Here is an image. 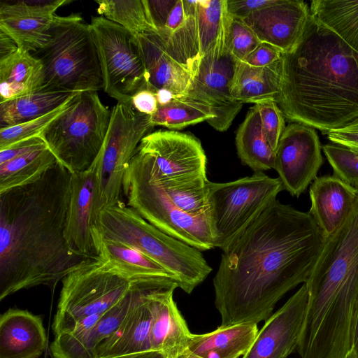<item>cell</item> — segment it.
I'll list each match as a JSON object with an SVG mask.
<instances>
[{
	"instance_id": "obj_1",
	"label": "cell",
	"mask_w": 358,
	"mask_h": 358,
	"mask_svg": "<svg viewBox=\"0 0 358 358\" xmlns=\"http://www.w3.org/2000/svg\"><path fill=\"white\" fill-rule=\"evenodd\" d=\"M322 241L308 212L277 199L269 204L222 250L213 278L220 327L266 320L307 281Z\"/></svg>"
},
{
	"instance_id": "obj_2",
	"label": "cell",
	"mask_w": 358,
	"mask_h": 358,
	"mask_svg": "<svg viewBox=\"0 0 358 358\" xmlns=\"http://www.w3.org/2000/svg\"><path fill=\"white\" fill-rule=\"evenodd\" d=\"M71 175L57 162L36 181L0 194V301L38 285L53 289L84 259L65 237Z\"/></svg>"
},
{
	"instance_id": "obj_3",
	"label": "cell",
	"mask_w": 358,
	"mask_h": 358,
	"mask_svg": "<svg viewBox=\"0 0 358 358\" xmlns=\"http://www.w3.org/2000/svg\"><path fill=\"white\" fill-rule=\"evenodd\" d=\"M276 102L289 122L323 134L358 122V53L310 15L280 59Z\"/></svg>"
},
{
	"instance_id": "obj_4",
	"label": "cell",
	"mask_w": 358,
	"mask_h": 358,
	"mask_svg": "<svg viewBox=\"0 0 358 358\" xmlns=\"http://www.w3.org/2000/svg\"><path fill=\"white\" fill-rule=\"evenodd\" d=\"M305 284L308 306L297 352L301 358H343L352 348L358 299V199L341 227L323 239Z\"/></svg>"
},
{
	"instance_id": "obj_5",
	"label": "cell",
	"mask_w": 358,
	"mask_h": 358,
	"mask_svg": "<svg viewBox=\"0 0 358 358\" xmlns=\"http://www.w3.org/2000/svg\"><path fill=\"white\" fill-rule=\"evenodd\" d=\"M92 236L94 241L111 239L138 250L162 266L187 294L212 271L201 251L162 231L122 200L99 213Z\"/></svg>"
},
{
	"instance_id": "obj_6",
	"label": "cell",
	"mask_w": 358,
	"mask_h": 358,
	"mask_svg": "<svg viewBox=\"0 0 358 358\" xmlns=\"http://www.w3.org/2000/svg\"><path fill=\"white\" fill-rule=\"evenodd\" d=\"M30 53L43 65V89L65 92L103 89L91 27L78 14L56 15L47 43Z\"/></svg>"
},
{
	"instance_id": "obj_7",
	"label": "cell",
	"mask_w": 358,
	"mask_h": 358,
	"mask_svg": "<svg viewBox=\"0 0 358 358\" xmlns=\"http://www.w3.org/2000/svg\"><path fill=\"white\" fill-rule=\"evenodd\" d=\"M147 278L134 279L99 257L84 259L62 280L52 327L55 336L108 310Z\"/></svg>"
},
{
	"instance_id": "obj_8",
	"label": "cell",
	"mask_w": 358,
	"mask_h": 358,
	"mask_svg": "<svg viewBox=\"0 0 358 358\" xmlns=\"http://www.w3.org/2000/svg\"><path fill=\"white\" fill-rule=\"evenodd\" d=\"M111 112L96 91L80 92L38 136L69 172H83L92 166L101 152Z\"/></svg>"
},
{
	"instance_id": "obj_9",
	"label": "cell",
	"mask_w": 358,
	"mask_h": 358,
	"mask_svg": "<svg viewBox=\"0 0 358 358\" xmlns=\"http://www.w3.org/2000/svg\"><path fill=\"white\" fill-rule=\"evenodd\" d=\"M122 192L128 206L169 236L201 252L215 248L209 212L194 216L177 208L151 179L136 152L126 170Z\"/></svg>"
},
{
	"instance_id": "obj_10",
	"label": "cell",
	"mask_w": 358,
	"mask_h": 358,
	"mask_svg": "<svg viewBox=\"0 0 358 358\" xmlns=\"http://www.w3.org/2000/svg\"><path fill=\"white\" fill-rule=\"evenodd\" d=\"M208 212L215 248L222 250L283 190L279 178L262 171L227 182L208 183Z\"/></svg>"
},
{
	"instance_id": "obj_11",
	"label": "cell",
	"mask_w": 358,
	"mask_h": 358,
	"mask_svg": "<svg viewBox=\"0 0 358 358\" xmlns=\"http://www.w3.org/2000/svg\"><path fill=\"white\" fill-rule=\"evenodd\" d=\"M153 127L150 115L137 111L131 101L117 102L113 108L105 141L94 162L95 222L103 208L122 201L126 170L142 138Z\"/></svg>"
},
{
	"instance_id": "obj_12",
	"label": "cell",
	"mask_w": 358,
	"mask_h": 358,
	"mask_svg": "<svg viewBox=\"0 0 358 358\" xmlns=\"http://www.w3.org/2000/svg\"><path fill=\"white\" fill-rule=\"evenodd\" d=\"M101 67L103 90L117 102H130L146 90V71L136 37L104 17H92L90 24Z\"/></svg>"
},
{
	"instance_id": "obj_13",
	"label": "cell",
	"mask_w": 358,
	"mask_h": 358,
	"mask_svg": "<svg viewBox=\"0 0 358 358\" xmlns=\"http://www.w3.org/2000/svg\"><path fill=\"white\" fill-rule=\"evenodd\" d=\"M140 155L150 177L160 187L181 185L206 178V156L192 135L159 130L139 143Z\"/></svg>"
},
{
	"instance_id": "obj_14",
	"label": "cell",
	"mask_w": 358,
	"mask_h": 358,
	"mask_svg": "<svg viewBox=\"0 0 358 358\" xmlns=\"http://www.w3.org/2000/svg\"><path fill=\"white\" fill-rule=\"evenodd\" d=\"M182 1L185 12L184 22L169 35H159L171 55L193 76L206 54L217 46L227 47L231 17L227 11V0Z\"/></svg>"
},
{
	"instance_id": "obj_15",
	"label": "cell",
	"mask_w": 358,
	"mask_h": 358,
	"mask_svg": "<svg viewBox=\"0 0 358 358\" xmlns=\"http://www.w3.org/2000/svg\"><path fill=\"white\" fill-rule=\"evenodd\" d=\"M166 276L140 282L124 298L108 310L91 315L72 330L55 336L50 345L53 358H96L98 347L121 327L143 293Z\"/></svg>"
},
{
	"instance_id": "obj_16",
	"label": "cell",
	"mask_w": 358,
	"mask_h": 358,
	"mask_svg": "<svg viewBox=\"0 0 358 358\" xmlns=\"http://www.w3.org/2000/svg\"><path fill=\"white\" fill-rule=\"evenodd\" d=\"M315 130L293 122L287 126L275 150L274 169L283 189L299 197L313 182L323 164Z\"/></svg>"
},
{
	"instance_id": "obj_17",
	"label": "cell",
	"mask_w": 358,
	"mask_h": 358,
	"mask_svg": "<svg viewBox=\"0 0 358 358\" xmlns=\"http://www.w3.org/2000/svg\"><path fill=\"white\" fill-rule=\"evenodd\" d=\"M308 299L307 287L303 283L266 320L252 345L242 358H287L296 350L305 321Z\"/></svg>"
},
{
	"instance_id": "obj_18",
	"label": "cell",
	"mask_w": 358,
	"mask_h": 358,
	"mask_svg": "<svg viewBox=\"0 0 358 358\" xmlns=\"http://www.w3.org/2000/svg\"><path fill=\"white\" fill-rule=\"evenodd\" d=\"M306 3L301 0H276L242 20L260 42L269 43L282 54L301 40L310 17Z\"/></svg>"
},
{
	"instance_id": "obj_19",
	"label": "cell",
	"mask_w": 358,
	"mask_h": 358,
	"mask_svg": "<svg viewBox=\"0 0 358 358\" xmlns=\"http://www.w3.org/2000/svg\"><path fill=\"white\" fill-rule=\"evenodd\" d=\"M71 1H17L2 2L0 31L9 36L19 49L33 52L48 41L57 9Z\"/></svg>"
},
{
	"instance_id": "obj_20",
	"label": "cell",
	"mask_w": 358,
	"mask_h": 358,
	"mask_svg": "<svg viewBox=\"0 0 358 358\" xmlns=\"http://www.w3.org/2000/svg\"><path fill=\"white\" fill-rule=\"evenodd\" d=\"M179 287L169 278L152 289L148 300L152 313L150 344L166 358H178L187 350L192 334L173 300V292Z\"/></svg>"
},
{
	"instance_id": "obj_21",
	"label": "cell",
	"mask_w": 358,
	"mask_h": 358,
	"mask_svg": "<svg viewBox=\"0 0 358 358\" xmlns=\"http://www.w3.org/2000/svg\"><path fill=\"white\" fill-rule=\"evenodd\" d=\"M95 193L94 163L85 171L72 173L65 237L72 252L84 259L99 257L92 236Z\"/></svg>"
},
{
	"instance_id": "obj_22",
	"label": "cell",
	"mask_w": 358,
	"mask_h": 358,
	"mask_svg": "<svg viewBox=\"0 0 358 358\" xmlns=\"http://www.w3.org/2000/svg\"><path fill=\"white\" fill-rule=\"evenodd\" d=\"M310 208L322 239L337 231L345 222L358 199V187L337 176L317 177L309 189Z\"/></svg>"
},
{
	"instance_id": "obj_23",
	"label": "cell",
	"mask_w": 358,
	"mask_h": 358,
	"mask_svg": "<svg viewBox=\"0 0 358 358\" xmlns=\"http://www.w3.org/2000/svg\"><path fill=\"white\" fill-rule=\"evenodd\" d=\"M136 37L146 71V90L155 94L166 89L176 98L187 96L192 75L171 55L157 31L145 32Z\"/></svg>"
},
{
	"instance_id": "obj_24",
	"label": "cell",
	"mask_w": 358,
	"mask_h": 358,
	"mask_svg": "<svg viewBox=\"0 0 358 358\" xmlns=\"http://www.w3.org/2000/svg\"><path fill=\"white\" fill-rule=\"evenodd\" d=\"M236 62L226 46L211 50L201 59L187 96L206 103L212 109L238 101L231 95Z\"/></svg>"
},
{
	"instance_id": "obj_25",
	"label": "cell",
	"mask_w": 358,
	"mask_h": 358,
	"mask_svg": "<svg viewBox=\"0 0 358 358\" xmlns=\"http://www.w3.org/2000/svg\"><path fill=\"white\" fill-rule=\"evenodd\" d=\"M47 336L42 319L25 310L10 308L0 316V358H38Z\"/></svg>"
},
{
	"instance_id": "obj_26",
	"label": "cell",
	"mask_w": 358,
	"mask_h": 358,
	"mask_svg": "<svg viewBox=\"0 0 358 358\" xmlns=\"http://www.w3.org/2000/svg\"><path fill=\"white\" fill-rule=\"evenodd\" d=\"M169 278H172L164 277L145 290L121 327L98 347L96 358H121L152 351V313L148 296L152 289Z\"/></svg>"
},
{
	"instance_id": "obj_27",
	"label": "cell",
	"mask_w": 358,
	"mask_h": 358,
	"mask_svg": "<svg viewBox=\"0 0 358 358\" xmlns=\"http://www.w3.org/2000/svg\"><path fill=\"white\" fill-rule=\"evenodd\" d=\"M258 332L254 323L219 327L207 334H192L187 350L201 358H239L250 350Z\"/></svg>"
},
{
	"instance_id": "obj_28",
	"label": "cell",
	"mask_w": 358,
	"mask_h": 358,
	"mask_svg": "<svg viewBox=\"0 0 358 358\" xmlns=\"http://www.w3.org/2000/svg\"><path fill=\"white\" fill-rule=\"evenodd\" d=\"M43 68L29 52L19 49L0 59V103L42 88Z\"/></svg>"
},
{
	"instance_id": "obj_29",
	"label": "cell",
	"mask_w": 358,
	"mask_h": 358,
	"mask_svg": "<svg viewBox=\"0 0 358 358\" xmlns=\"http://www.w3.org/2000/svg\"><path fill=\"white\" fill-rule=\"evenodd\" d=\"M280 60L266 66H251L236 62L231 95L241 103L255 104L278 99L280 93Z\"/></svg>"
},
{
	"instance_id": "obj_30",
	"label": "cell",
	"mask_w": 358,
	"mask_h": 358,
	"mask_svg": "<svg viewBox=\"0 0 358 358\" xmlns=\"http://www.w3.org/2000/svg\"><path fill=\"white\" fill-rule=\"evenodd\" d=\"M80 92L41 88L34 92L0 103V129L18 125L41 117Z\"/></svg>"
},
{
	"instance_id": "obj_31",
	"label": "cell",
	"mask_w": 358,
	"mask_h": 358,
	"mask_svg": "<svg viewBox=\"0 0 358 358\" xmlns=\"http://www.w3.org/2000/svg\"><path fill=\"white\" fill-rule=\"evenodd\" d=\"M236 145L242 163L253 171L274 169L275 152L264 134L256 105L250 108L240 125L236 133Z\"/></svg>"
},
{
	"instance_id": "obj_32",
	"label": "cell",
	"mask_w": 358,
	"mask_h": 358,
	"mask_svg": "<svg viewBox=\"0 0 358 358\" xmlns=\"http://www.w3.org/2000/svg\"><path fill=\"white\" fill-rule=\"evenodd\" d=\"M310 10L318 23L358 53V0H313Z\"/></svg>"
},
{
	"instance_id": "obj_33",
	"label": "cell",
	"mask_w": 358,
	"mask_h": 358,
	"mask_svg": "<svg viewBox=\"0 0 358 358\" xmlns=\"http://www.w3.org/2000/svg\"><path fill=\"white\" fill-rule=\"evenodd\" d=\"M94 243L99 257L108 261L134 279L155 276L173 278L162 266L132 246L101 238L95 239Z\"/></svg>"
},
{
	"instance_id": "obj_34",
	"label": "cell",
	"mask_w": 358,
	"mask_h": 358,
	"mask_svg": "<svg viewBox=\"0 0 358 358\" xmlns=\"http://www.w3.org/2000/svg\"><path fill=\"white\" fill-rule=\"evenodd\" d=\"M57 160L48 147L0 164V194L38 180Z\"/></svg>"
},
{
	"instance_id": "obj_35",
	"label": "cell",
	"mask_w": 358,
	"mask_h": 358,
	"mask_svg": "<svg viewBox=\"0 0 358 358\" xmlns=\"http://www.w3.org/2000/svg\"><path fill=\"white\" fill-rule=\"evenodd\" d=\"M214 116L210 105L185 96L174 98L166 105H158L157 111L150 116V122L153 127L180 129Z\"/></svg>"
},
{
	"instance_id": "obj_36",
	"label": "cell",
	"mask_w": 358,
	"mask_h": 358,
	"mask_svg": "<svg viewBox=\"0 0 358 358\" xmlns=\"http://www.w3.org/2000/svg\"><path fill=\"white\" fill-rule=\"evenodd\" d=\"M97 13L130 31L135 36L155 31L146 0H99Z\"/></svg>"
},
{
	"instance_id": "obj_37",
	"label": "cell",
	"mask_w": 358,
	"mask_h": 358,
	"mask_svg": "<svg viewBox=\"0 0 358 358\" xmlns=\"http://www.w3.org/2000/svg\"><path fill=\"white\" fill-rule=\"evenodd\" d=\"M208 182L206 178L174 187H159L177 208L189 215L199 216L208 211Z\"/></svg>"
},
{
	"instance_id": "obj_38",
	"label": "cell",
	"mask_w": 358,
	"mask_h": 358,
	"mask_svg": "<svg viewBox=\"0 0 358 358\" xmlns=\"http://www.w3.org/2000/svg\"><path fill=\"white\" fill-rule=\"evenodd\" d=\"M77 94L56 109L41 117L18 125L0 129V150L18 142L38 136L56 117L71 106Z\"/></svg>"
},
{
	"instance_id": "obj_39",
	"label": "cell",
	"mask_w": 358,
	"mask_h": 358,
	"mask_svg": "<svg viewBox=\"0 0 358 358\" xmlns=\"http://www.w3.org/2000/svg\"><path fill=\"white\" fill-rule=\"evenodd\" d=\"M322 148L333 175L358 187V152L334 143H327Z\"/></svg>"
},
{
	"instance_id": "obj_40",
	"label": "cell",
	"mask_w": 358,
	"mask_h": 358,
	"mask_svg": "<svg viewBox=\"0 0 358 358\" xmlns=\"http://www.w3.org/2000/svg\"><path fill=\"white\" fill-rule=\"evenodd\" d=\"M260 43L255 32L242 20L231 17L227 47L236 60L243 61Z\"/></svg>"
},
{
	"instance_id": "obj_41",
	"label": "cell",
	"mask_w": 358,
	"mask_h": 358,
	"mask_svg": "<svg viewBox=\"0 0 358 358\" xmlns=\"http://www.w3.org/2000/svg\"><path fill=\"white\" fill-rule=\"evenodd\" d=\"M255 105L259 110L264 134L275 152L279 140L286 127L285 117L275 100H268Z\"/></svg>"
},
{
	"instance_id": "obj_42",
	"label": "cell",
	"mask_w": 358,
	"mask_h": 358,
	"mask_svg": "<svg viewBox=\"0 0 358 358\" xmlns=\"http://www.w3.org/2000/svg\"><path fill=\"white\" fill-rule=\"evenodd\" d=\"M282 55V52L275 46L261 42L242 62L251 66L262 67L280 60Z\"/></svg>"
},
{
	"instance_id": "obj_43",
	"label": "cell",
	"mask_w": 358,
	"mask_h": 358,
	"mask_svg": "<svg viewBox=\"0 0 358 358\" xmlns=\"http://www.w3.org/2000/svg\"><path fill=\"white\" fill-rule=\"evenodd\" d=\"M178 0H146L152 23L158 32L166 24L169 14Z\"/></svg>"
},
{
	"instance_id": "obj_44",
	"label": "cell",
	"mask_w": 358,
	"mask_h": 358,
	"mask_svg": "<svg viewBox=\"0 0 358 358\" xmlns=\"http://www.w3.org/2000/svg\"><path fill=\"white\" fill-rule=\"evenodd\" d=\"M276 0H227L229 15L232 18L243 20L250 14L275 3Z\"/></svg>"
},
{
	"instance_id": "obj_45",
	"label": "cell",
	"mask_w": 358,
	"mask_h": 358,
	"mask_svg": "<svg viewBox=\"0 0 358 358\" xmlns=\"http://www.w3.org/2000/svg\"><path fill=\"white\" fill-rule=\"evenodd\" d=\"M326 135L332 143L358 152V122L329 131Z\"/></svg>"
},
{
	"instance_id": "obj_46",
	"label": "cell",
	"mask_w": 358,
	"mask_h": 358,
	"mask_svg": "<svg viewBox=\"0 0 358 358\" xmlns=\"http://www.w3.org/2000/svg\"><path fill=\"white\" fill-rule=\"evenodd\" d=\"M44 147H47V145L39 136L18 142L6 149L0 150V164L34 150Z\"/></svg>"
},
{
	"instance_id": "obj_47",
	"label": "cell",
	"mask_w": 358,
	"mask_h": 358,
	"mask_svg": "<svg viewBox=\"0 0 358 358\" xmlns=\"http://www.w3.org/2000/svg\"><path fill=\"white\" fill-rule=\"evenodd\" d=\"M131 103L137 111L150 116L158 108L155 94L148 90H143L136 93L131 98Z\"/></svg>"
},
{
	"instance_id": "obj_48",
	"label": "cell",
	"mask_w": 358,
	"mask_h": 358,
	"mask_svg": "<svg viewBox=\"0 0 358 358\" xmlns=\"http://www.w3.org/2000/svg\"><path fill=\"white\" fill-rule=\"evenodd\" d=\"M17 50L18 46L14 40L0 31V59L9 56Z\"/></svg>"
},
{
	"instance_id": "obj_49",
	"label": "cell",
	"mask_w": 358,
	"mask_h": 358,
	"mask_svg": "<svg viewBox=\"0 0 358 358\" xmlns=\"http://www.w3.org/2000/svg\"><path fill=\"white\" fill-rule=\"evenodd\" d=\"M155 96L159 106H163L171 102L176 96L169 90L161 89L155 92Z\"/></svg>"
},
{
	"instance_id": "obj_50",
	"label": "cell",
	"mask_w": 358,
	"mask_h": 358,
	"mask_svg": "<svg viewBox=\"0 0 358 358\" xmlns=\"http://www.w3.org/2000/svg\"><path fill=\"white\" fill-rule=\"evenodd\" d=\"M121 358H166V357L161 352L152 350Z\"/></svg>"
},
{
	"instance_id": "obj_51",
	"label": "cell",
	"mask_w": 358,
	"mask_h": 358,
	"mask_svg": "<svg viewBox=\"0 0 358 358\" xmlns=\"http://www.w3.org/2000/svg\"><path fill=\"white\" fill-rule=\"evenodd\" d=\"M178 358H201L192 354L188 350L183 352Z\"/></svg>"
},
{
	"instance_id": "obj_52",
	"label": "cell",
	"mask_w": 358,
	"mask_h": 358,
	"mask_svg": "<svg viewBox=\"0 0 358 358\" xmlns=\"http://www.w3.org/2000/svg\"><path fill=\"white\" fill-rule=\"evenodd\" d=\"M343 358H357V356L355 352V350L351 348L350 351L345 355Z\"/></svg>"
}]
</instances>
